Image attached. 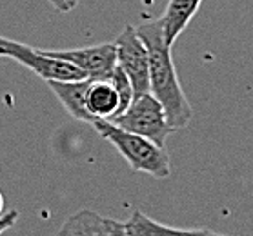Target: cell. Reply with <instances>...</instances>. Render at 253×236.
<instances>
[{"mask_svg":"<svg viewBox=\"0 0 253 236\" xmlns=\"http://www.w3.org/2000/svg\"><path fill=\"white\" fill-rule=\"evenodd\" d=\"M137 33L146 44L150 57V93L162 104L169 126L173 129H184L193 116V109L178 80L171 47L162 35L161 18L138 26Z\"/></svg>","mask_w":253,"mask_h":236,"instance_id":"1","label":"cell"},{"mask_svg":"<svg viewBox=\"0 0 253 236\" xmlns=\"http://www.w3.org/2000/svg\"><path fill=\"white\" fill-rule=\"evenodd\" d=\"M93 127L106 142H110L121 153L133 171L146 173L153 178H168L171 174L169 155L164 147L153 144L140 135L124 131L108 120H97Z\"/></svg>","mask_w":253,"mask_h":236,"instance_id":"2","label":"cell"},{"mask_svg":"<svg viewBox=\"0 0 253 236\" xmlns=\"http://www.w3.org/2000/svg\"><path fill=\"white\" fill-rule=\"evenodd\" d=\"M113 126L121 127L124 131L140 135L144 138L151 140L153 144L164 147L166 138L175 129L169 126L166 111L162 104L151 93H140L135 95L133 102L129 104L122 115L111 118Z\"/></svg>","mask_w":253,"mask_h":236,"instance_id":"3","label":"cell"},{"mask_svg":"<svg viewBox=\"0 0 253 236\" xmlns=\"http://www.w3.org/2000/svg\"><path fill=\"white\" fill-rule=\"evenodd\" d=\"M0 47L4 49L6 57L26 66L28 69H31L35 75L41 76L42 80L46 82H73L87 78L73 64L66 62L62 58L51 57L49 53L42 51V49H33V47L26 46V44L9 40V38H4V36H0Z\"/></svg>","mask_w":253,"mask_h":236,"instance_id":"4","label":"cell"},{"mask_svg":"<svg viewBox=\"0 0 253 236\" xmlns=\"http://www.w3.org/2000/svg\"><path fill=\"white\" fill-rule=\"evenodd\" d=\"M117 66L129 78L135 95L150 93V57L137 28L127 24L115 38Z\"/></svg>","mask_w":253,"mask_h":236,"instance_id":"5","label":"cell"},{"mask_svg":"<svg viewBox=\"0 0 253 236\" xmlns=\"http://www.w3.org/2000/svg\"><path fill=\"white\" fill-rule=\"evenodd\" d=\"M51 57L62 58L73 64L87 78H108L117 67V49L115 42H106L82 49H60L47 51Z\"/></svg>","mask_w":253,"mask_h":236,"instance_id":"6","label":"cell"},{"mask_svg":"<svg viewBox=\"0 0 253 236\" xmlns=\"http://www.w3.org/2000/svg\"><path fill=\"white\" fill-rule=\"evenodd\" d=\"M86 107L97 120H111L121 115V97L111 78H89Z\"/></svg>","mask_w":253,"mask_h":236,"instance_id":"7","label":"cell"},{"mask_svg":"<svg viewBox=\"0 0 253 236\" xmlns=\"http://www.w3.org/2000/svg\"><path fill=\"white\" fill-rule=\"evenodd\" d=\"M47 86L57 95L60 104L64 105V109L68 111L73 118L86 122V124H91V126L97 122V118L86 107V91H87V86H89V78H82V80H73V82L51 80L47 82Z\"/></svg>","mask_w":253,"mask_h":236,"instance_id":"8","label":"cell"},{"mask_svg":"<svg viewBox=\"0 0 253 236\" xmlns=\"http://www.w3.org/2000/svg\"><path fill=\"white\" fill-rule=\"evenodd\" d=\"M124 229L131 236H230L222 233H215L206 227H197V229H178V227H169L157 220L150 218L142 211H135L127 222H122Z\"/></svg>","mask_w":253,"mask_h":236,"instance_id":"9","label":"cell"},{"mask_svg":"<svg viewBox=\"0 0 253 236\" xmlns=\"http://www.w3.org/2000/svg\"><path fill=\"white\" fill-rule=\"evenodd\" d=\"M202 0H169L166 6V11L161 17L162 35L169 47L175 44L180 33L188 28L191 18L199 11Z\"/></svg>","mask_w":253,"mask_h":236,"instance_id":"10","label":"cell"},{"mask_svg":"<svg viewBox=\"0 0 253 236\" xmlns=\"http://www.w3.org/2000/svg\"><path fill=\"white\" fill-rule=\"evenodd\" d=\"M57 236H110L108 218L91 209H82L66 218Z\"/></svg>","mask_w":253,"mask_h":236,"instance_id":"11","label":"cell"},{"mask_svg":"<svg viewBox=\"0 0 253 236\" xmlns=\"http://www.w3.org/2000/svg\"><path fill=\"white\" fill-rule=\"evenodd\" d=\"M18 220V211H15V209H11L9 213H4L2 216H0V235L4 233V231L11 229L13 225L17 224Z\"/></svg>","mask_w":253,"mask_h":236,"instance_id":"12","label":"cell"},{"mask_svg":"<svg viewBox=\"0 0 253 236\" xmlns=\"http://www.w3.org/2000/svg\"><path fill=\"white\" fill-rule=\"evenodd\" d=\"M108 233H110V236H131L124 229L122 222H117V220L111 218H108Z\"/></svg>","mask_w":253,"mask_h":236,"instance_id":"13","label":"cell"},{"mask_svg":"<svg viewBox=\"0 0 253 236\" xmlns=\"http://www.w3.org/2000/svg\"><path fill=\"white\" fill-rule=\"evenodd\" d=\"M4 211H6V198H4L2 191H0V216L4 214Z\"/></svg>","mask_w":253,"mask_h":236,"instance_id":"14","label":"cell"},{"mask_svg":"<svg viewBox=\"0 0 253 236\" xmlns=\"http://www.w3.org/2000/svg\"><path fill=\"white\" fill-rule=\"evenodd\" d=\"M77 2H79V0H66V4H68L69 11H71V9H73V7L77 6Z\"/></svg>","mask_w":253,"mask_h":236,"instance_id":"15","label":"cell"},{"mask_svg":"<svg viewBox=\"0 0 253 236\" xmlns=\"http://www.w3.org/2000/svg\"><path fill=\"white\" fill-rule=\"evenodd\" d=\"M0 57H6V55H4V49H2V47H0Z\"/></svg>","mask_w":253,"mask_h":236,"instance_id":"16","label":"cell"}]
</instances>
